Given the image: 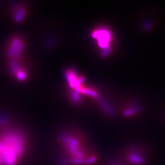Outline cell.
Segmentation results:
<instances>
[{"instance_id":"1","label":"cell","mask_w":165,"mask_h":165,"mask_svg":"<svg viewBox=\"0 0 165 165\" xmlns=\"http://www.w3.org/2000/svg\"><path fill=\"white\" fill-rule=\"evenodd\" d=\"M28 148L27 137L16 130L0 133V165H18L26 156Z\"/></svg>"},{"instance_id":"2","label":"cell","mask_w":165,"mask_h":165,"mask_svg":"<svg viewBox=\"0 0 165 165\" xmlns=\"http://www.w3.org/2000/svg\"><path fill=\"white\" fill-rule=\"evenodd\" d=\"M64 162L71 165H90L97 160V155L78 135H65L61 139Z\"/></svg>"},{"instance_id":"3","label":"cell","mask_w":165,"mask_h":165,"mask_svg":"<svg viewBox=\"0 0 165 165\" xmlns=\"http://www.w3.org/2000/svg\"><path fill=\"white\" fill-rule=\"evenodd\" d=\"M94 38L97 41L99 47L102 49H108L111 37L108 29L105 28H100L95 30L92 34Z\"/></svg>"},{"instance_id":"4","label":"cell","mask_w":165,"mask_h":165,"mask_svg":"<svg viewBox=\"0 0 165 165\" xmlns=\"http://www.w3.org/2000/svg\"><path fill=\"white\" fill-rule=\"evenodd\" d=\"M23 43L18 39H14L11 43L9 49V55L12 58H16L21 53Z\"/></svg>"}]
</instances>
